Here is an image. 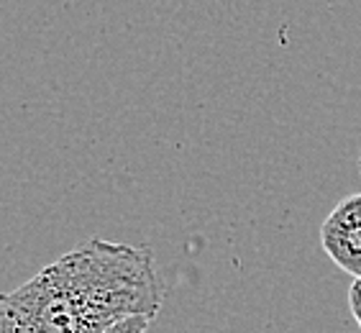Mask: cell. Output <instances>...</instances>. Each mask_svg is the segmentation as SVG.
Wrapping results in <instances>:
<instances>
[{"label":"cell","mask_w":361,"mask_h":333,"mask_svg":"<svg viewBox=\"0 0 361 333\" xmlns=\"http://www.w3.org/2000/svg\"><path fill=\"white\" fill-rule=\"evenodd\" d=\"M0 333H42V331H36L34 326H28L26 320L18 318V315L0 300Z\"/></svg>","instance_id":"3957f363"},{"label":"cell","mask_w":361,"mask_h":333,"mask_svg":"<svg viewBox=\"0 0 361 333\" xmlns=\"http://www.w3.org/2000/svg\"><path fill=\"white\" fill-rule=\"evenodd\" d=\"M359 172H361V154H359Z\"/></svg>","instance_id":"8992f818"},{"label":"cell","mask_w":361,"mask_h":333,"mask_svg":"<svg viewBox=\"0 0 361 333\" xmlns=\"http://www.w3.org/2000/svg\"><path fill=\"white\" fill-rule=\"evenodd\" d=\"M348 308H351V315L361 331V279H354V285L348 287Z\"/></svg>","instance_id":"5b68a950"},{"label":"cell","mask_w":361,"mask_h":333,"mask_svg":"<svg viewBox=\"0 0 361 333\" xmlns=\"http://www.w3.org/2000/svg\"><path fill=\"white\" fill-rule=\"evenodd\" d=\"M154 318L152 315H133V318H126L116 326H111L105 333H146L152 328Z\"/></svg>","instance_id":"277c9868"},{"label":"cell","mask_w":361,"mask_h":333,"mask_svg":"<svg viewBox=\"0 0 361 333\" xmlns=\"http://www.w3.org/2000/svg\"><path fill=\"white\" fill-rule=\"evenodd\" d=\"M320 246L341 272L361 279V193L343 198L320 226Z\"/></svg>","instance_id":"7a4b0ae2"},{"label":"cell","mask_w":361,"mask_h":333,"mask_svg":"<svg viewBox=\"0 0 361 333\" xmlns=\"http://www.w3.org/2000/svg\"><path fill=\"white\" fill-rule=\"evenodd\" d=\"M0 300L42 333H105L133 315L157 318L164 292L149 249L90 238Z\"/></svg>","instance_id":"6da1fadb"}]
</instances>
